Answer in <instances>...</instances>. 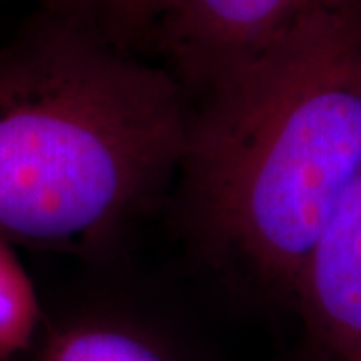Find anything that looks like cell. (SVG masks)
<instances>
[{"label":"cell","mask_w":361,"mask_h":361,"mask_svg":"<svg viewBox=\"0 0 361 361\" xmlns=\"http://www.w3.org/2000/svg\"><path fill=\"white\" fill-rule=\"evenodd\" d=\"M180 169L207 237L293 297L361 173V0L319 8L221 75Z\"/></svg>","instance_id":"cell-1"},{"label":"cell","mask_w":361,"mask_h":361,"mask_svg":"<svg viewBox=\"0 0 361 361\" xmlns=\"http://www.w3.org/2000/svg\"><path fill=\"white\" fill-rule=\"evenodd\" d=\"M189 125L165 71L47 16L0 49V237L103 245L180 167Z\"/></svg>","instance_id":"cell-2"},{"label":"cell","mask_w":361,"mask_h":361,"mask_svg":"<svg viewBox=\"0 0 361 361\" xmlns=\"http://www.w3.org/2000/svg\"><path fill=\"white\" fill-rule=\"evenodd\" d=\"M291 299L322 355L361 361V173L325 221Z\"/></svg>","instance_id":"cell-3"},{"label":"cell","mask_w":361,"mask_h":361,"mask_svg":"<svg viewBox=\"0 0 361 361\" xmlns=\"http://www.w3.org/2000/svg\"><path fill=\"white\" fill-rule=\"evenodd\" d=\"M351 0H173L161 20L180 68L207 87L319 8Z\"/></svg>","instance_id":"cell-4"},{"label":"cell","mask_w":361,"mask_h":361,"mask_svg":"<svg viewBox=\"0 0 361 361\" xmlns=\"http://www.w3.org/2000/svg\"><path fill=\"white\" fill-rule=\"evenodd\" d=\"M39 361H180L169 345L135 325L80 322L54 331Z\"/></svg>","instance_id":"cell-5"},{"label":"cell","mask_w":361,"mask_h":361,"mask_svg":"<svg viewBox=\"0 0 361 361\" xmlns=\"http://www.w3.org/2000/svg\"><path fill=\"white\" fill-rule=\"evenodd\" d=\"M40 307L30 277L0 237V361L23 353L35 339Z\"/></svg>","instance_id":"cell-6"},{"label":"cell","mask_w":361,"mask_h":361,"mask_svg":"<svg viewBox=\"0 0 361 361\" xmlns=\"http://www.w3.org/2000/svg\"><path fill=\"white\" fill-rule=\"evenodd\" d=\"M56 13L87 25L104 39L109 32H130L163 20L173 0H54Z\"/></svg>","instance_id":"cell-7"},{"label":"cell","mask_w":361,"mask_h":361,"mask_svg":"<svg viewBox=\"0 0 361 361\" xmlns=\"http://www.w3.org/2000/svg\"><path fill=\"white\" fill-rule=\"evenodd\" d=\"M319 361H334V360H329V357H325V355H322V360Z\"/></svg>","instance_id":"cell-8"}]
</instances>
